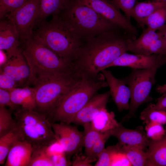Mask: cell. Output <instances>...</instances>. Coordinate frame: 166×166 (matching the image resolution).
I'll return each instance as SVG.
<instances>
[{
	"label": "cell",
	"mask_w": 166,
	"mask_h": 166,
	"mask_svg": "<svg viewBox=\"0 0 166 166\" xmlns=\"http://www.w3.org/2000/svg\"><path fill=\"white\" fill-rule=\"evenodd\" d=\"M134 35L119 31L103 33L84 40L76 51L71 64L78 77L97 79L102 77L103 69L128 51V39Z\"/></svg>",
	"instance_id": "obj_1"
},
{
	"label": "cell",
	"mask_w": 166,
	"mask_h": 166,
	"mask_svg": "<svg viewBox=\"0 0 166 166\" xmlns=\"http://www.w3.org/2000/svg\"><path fill=\"white\" fill-rule=\"evenodd\" d=\"M22 44V53L31 70V83L53 76L76 75L69 62L34 34Z\"/></svg>",
	"instance_id": "obj_2"
},
{
	"label": "cell",
	"mask_w": 166,
	"mask_h": 166,
	"mask_svg": "<svg viewBox=\"0 0 166 166\" xmlns=\"http://www.w3.org/2000/svg\"><path fill=\"white\" fill-rule=\"evenodd\" d=\"M34 34L48 47L71 64L76 51L84 40L59 14L47 21L39 19Z\"/></svg>",
	"instance_id": "obj_3"
},
{
	"label": "cell",
	"mask_w": 166,
	"mask_h": 166,
	"mask_svg": "<svg viewBox=\"0 0 166 166\" xmlns=\"http://www.w3.org/2000/svg\"><path fill=\"white\" fill-rule=\"evenodd\" d=\"M58 14L84 41L105 33L122 30L78 0H70Z\"/></svg>",
	"instance_id": "obj_4"
},
{
	"label": "cell",
	"mask_w": 166,
	"mask_h": 166,
	"mask_svg": "<svg viewBox=\"0 0 166 166\" xmlns=\"http://www.w3.org/2000/svg\"><path fill=\"white\" fill-rule=\"evenodd\" d=\"M107 86L104 77L97 79L80 77L48 115L51 122L70 124L97 92Z\"/></svg>",
	"instance_id": "obj_5"
},
{
	"label": "cell",
	"mask_w": 166,
	"mask_h": 166,
	"mask_svg": "<svg viewBox=\"0 0 166 166\" xmlns=\"http://www.w3.org/2000/svg\"><path fill=\"white\" fill-rule=\"evenodd\" d=\"M80 78L76 75L55 76L37 81L34 84L35 110L46 116Z\"/></svg>",
	"instance_id": "obj_6"
},
{
	"label": "cell",
	"mask_w": 166,
	"mask_h": 166,
	"mask_svg": "<svg viewBox=\"0 0 166 166\" xmlns=\"http://www.w3.org/2000/svg\"><path fill=\"white\" fill-rule=\"evenodd\" d=\"M158 68L132 69L130 73L121 79L129 87L131 92L130 103L128 114L124 119L135 116L138 107L142 104L152 101L150 92L155 82Z\"/></svg>",
	"instance_id": "obj_7"
},
{
	"label": "cell",
	"mask_w": 166,
	"mask_h": 166,
	"mask_svg": "<svg viewBox=\"0 0 166 166\" xmlns=\"http://www.w3.org/2000/svg\"><path fill=\"white\" fill-rule=\"evenodd\" d=\"M40 1L28 0L5 17L10 18L14 23L22 44L33 36L35 26L40 18Z\"/></svg>",
	"instance_id": "obj_8"
},
{
	"label": "cell",
	"mask_w": 166,
	"mask_h": 166,
	"mask_svg": "<svg viewBox=\"0 0 166 166\" xmlns=\"http://www.w3.org/2000/svg\"><path fill=\"white\" fill-rule=\"evenodd\" d=\"M127 45L128 51L134 54H159L166 57V44L163 37L159 33L147 27L143 29L138 38L135 37L129 38Z\"/></svg>",
	"instance_id": "obj_9"
},
{
	"label": "cell",
	"mask_w": 166,
	"mask_h": 166,
	"mask_svg": "<svg viewBox=\"0 0 166 166\" xmlns=\"http://www.w3.org/2000/svg\"><path fill=\"white\" fill-rule=\"evenodd\" d=\"M17 123L27 125L34 132L39 135L48 144L57 139L51 122L46 116L36 110L18 108L14 112Z\"/></svg>",
	"instance_id": "obj_10"
},
{
	"label": "cell",
	"mask_w": 166,
	"mask_h": 166,
	"mask_svg": "<svg viewBox=\"0 0 166 166\" xmlns=\"http://www.w3.org/2000/svg\"><path fill=\"white\" fill-rule=\"evenodd\" d=\"M90 7L99 15L112 22L125 33L136 36L138 31L109 0H78Z\"/></svg>",
	"instance_id": "obj_11"
},
{
	"label": "cell",
	"mask_w": 166,
	"mask_h": 166,
	"mask_svg": "<svg viewBox=\"0 0 166 166\" xmlns=\"http://www.w3.org/2000/svg\"><path fill=\"white\" fill-rule=\"evenodd\" d=\"M57 139L64 147L69 159L81 150L83 146V134L77 128L70 124L51 122Z\"/></svg>",
	"instance_id": "obj_12"
},
{
	"label": "cell",
	"mask_w": 166,
	"mask_h": 166,
	"mask_svg": "<svg viewBox=\"0 0 166 166\" xmlns=\"http://www.w3.org/2000/svg\"><path fill=\"white\" fill-rule=\"evenodd\" d=\"M166 63V57L164 55L154 54L145 55L126 52L109 64L107 68L113 66H124L137 69L154 67L158 68Z\"/></svg>",
	"instance_id": "obj_13"
},
{
	"label": "cell",
	"mask_w": 166,
	"mask_h": 166,
	"mask_svg": "<svg viewBox=\"0 0 166 166\" xmlns=\"http://www.w3.org/2000/svg\"><path fill=\"white\" fill-rule=\"evenodd\" d=\"M21 43L18 32L12 20L7 17L0 19V49L5 51L8 59L21 49L19 46Z\"/></svg>",
	"instance_id": "obj_14"
},
{
	"label": "cell",
	"mask_w": 166,
	"mask_h": 166,
	"mask_svg": "<svg viewBox=\"0 0 166 166\" xmlns=\"http://www.w3.org/2000/svg\"><path fill=\"white\" fill-rule=\"evenodd\" d=\"M101 72L109 88L110 96L119 111L129 110V101L131 97V92L129 87L121 79L115 77L110 70L105 69Z\"/></svg>",
	"instance_id": "obj_15"
},
{
	"label": "cell",
	"mask_w": 166,
	"mask_h": 166,
	"mask_svg": "<svg viewBox=\"0 0 166 166\" xmlns=\"http://www.w3.org/2000/svg\"><path fill=\"white\" fill-rule=\"evenodd\" d=\"M109 131L111 136L116 137L121 146L126 144L137 147L143 150L148 146L149 138L142 126L129 129L120 122L117 127Z\"/></svg>",
	"instance_id": "obj_16"
},
{
	"label": "cell",
	"mask_w": 166,
	"mask_h": 166,
	"mask_svg": "<svg viewBox=\"0 0 166 166\" xmlns=\"http://www.w3.org/2000/svg\"><path fill=\"white\" fill-rule=\"evenodd\" d=\"M110 96L109 90L103 93L96 94L77 113L72 123L82 125L90 123L96 113L106 107Z\"/></svg>",
	"instance_id": "obj_17"
},
{
	"label": "cell",
	"mask_w": 166,
	"mask_h": 166,
	"mask_svg": "<svg viewBox=\"0 0 166 166\" xmlns=\"http://www.w3.org/2000/svg\"><path fill=\"white\" fill-rule=\"evenodd\" d=\"M33 149L32 144L25 139L18 141L9 152L5 165L29 166Z\"/></svg>",
	"instance_id": "obj_18"
},
{
	"label": "cell",
	"mask_w": 166,
	"mask_h": 166,
	"mask_svg": "<svg viewBox=\"0 0 166 166\" xmlns=\"http://www.w3.org/2000/svg\"><path fill=\"white\" fill-rule=\"evenodd\" d=\"M10 92L13 103L22 109L35 110L36 92L35 88L28 86L17 87Z\"/></svg>",
	"instance_id": "obj_19"
},
{
	"label": "cell",
	"mask_w": 166,
	"mask_h": 166,
	"mask_svg": "<svg viewBox=\"0 0 166 166\" xmlns=\"http://www.w3.org/2000/svg\"><path fill=\"white\" fill-rule=\"evenodd\" d=\"M148 147L146 166H166V133L158 140L149 139Z\"/></svg>",
	"instance_id": "obj_20"
},
{
	"label": "cell",
	"mask_w": 166,
	"mask_h": 166,
	"mask_svg": "<svg viewBox=\"0 0 166 166\" xmlns=\"http://www.w3.org/2000/svg\"><path fill=\"white\" fill-rule=\"evenodd\" d=\"M90 123L94 129L101 133L114 129L119 124L115 118L114 113L108 111L106 107L96 113Z\"/></svg>",
	"instance_id": "obj_21"
},
{
	"label": "cell",
	"mask_w": 166,
	"mask_h": 166,
	"mask_svg": "<svg viewBox=\"0 0 166 166\" xmlns=\"http://www.w3.org/2000/svg\"><path fill=\"white\" fill-rule=\"evenodd\" d=\"M166 6V0L136 2L132 12L131 17L136 20L137 26L143 19L158 9Z\"/></svg>",
	"instance_id": "obj_22"
},
{
	"label": "cell",
	"mask_w": 166,
	"mask_h": 166,
	"mask_svg": "<svg viewBox=\"0 0 166 166\" xmlns=\"http://www.w3.org/2000/svg\"><path fill=\"white\" fill-rule=\"evenodd\" d=\"M25 139L19 128L16 126L8 133L0 137V164L6 162L8 154L18 141Z\"/></svg>",
	"instance_id": "obj_23"
},
{
	"label": "cell",
	"mask_w": 166,
	"mask_h": 166,
	"mask_svg": "<svg viewBox=\"0 0 166 166\" xmlns=\"http://www.w3.org/2000/svg\"><path fill=\"white\" fill-rule=\"evenodd\" d=\"M166 22V6L162 7L143 19L137 26L143 29L144 26L156 31L163 26Z\"/></svg>",
	"instance_id": "obj_24"
},
{
	"label": "cell",
	"mask_w": 166,
	"mask_h": 166,
	"mask_svg": "<svg viewBox=\"0 0 166 166\" xmlns=\"http://www.w3.org/2000/svg\"><path fill=\"white\" fill-rule=\"evenodd\" d=\"M70 0H41L40 19L59 14L65 8Z\"/></svg>",
	"instance_id": "obj_25"
},
{
	"label": "cell",
	"mask_w": 166,
	"mask_h": 166,
	"mask_svg": "<svg viewBox=\"0 0 166 166\" xmlns=\"http://www.w3.org/2000/svg\"><path fill=\"white\" fill-rule=\"evenodd\" d=\"M137 147L124 145L120 151L124 153L133 166H146L148 156L147 152Z\"/></svg>",
	"instance_id": "obj_26"
},
{
	"label": "cell",
	"mask_w": 166,
	"mask_h": 166,
	"mask_svg": "<svg viewBox=\"0 0 166 166\" xmlns=\"http://www.w3.org/2000/svg\"><path fill=\"white\" fill-rule=\"evenodd\" d=\"M140 118L143 123L147 124L155 122L162 125L166 124V111L156 109L155 104L149 103L141 113Z\"/></svg>",
	"instance_id": "obj_27"
},
{
	"label": "cell",
	"mask_w": 166,
	"mask_h": 166,
	"mask_svg": "<svg viewBox=\"0 0 166 166\" xmlns=\"http://www.w3.org/2000/svg\"><path fill=\"white\" fill-rule=\"evenodd\" d=\"M82 126L84 128L83 133L85 155L87 156L95 142L102 133L94 129L90 123H86Z\"/></svg>",
	"instance_id": "obj_28"
},
{
	"label": "cell",
	"mask_w": 166,
	"mask_h": 166,
	"mask_svg": "<svg viewBox=\"0 0 166 166\" xmlns=\"http://www.w3.org/2000/svg\"><path fill=\"white\" fill-rule=\"evenodd\" d=\"M0 71L14 80L19 86L23 87L19 74L15 55L8 59L1 65Z\"/></svg>",
	"instance_id": "obj_29"
},
{
	"label": "cell",
	"mask_w": 166,
	"mask_h": 166,
	"mask_svg": "<svg viewBox=\"0 0 166 166\" xmlns=\"http://www.w3.org/2000/svg\"><path fill=\"white\" fill-rule=\"evenodd\" d=\"M16 125L10 111L6 107L0 106V137L9 132Z\"/></svg>",
	"instance_id": "obj_30"
},
{
	"label": "cell",
	"mask_w": 166,
	"mask_h": 166,
	"mask_svg": "<svg viewBox=\"0 0 166 166\" xmlns=\"http://www.w3.org/2000/svg\"><path fill=\"white\" fill-rule=\"evenodd\" d=\"M30 166H53L51 158L45 153L43 146L34 148Z\"/></svg>",
	"instance_id": "obj_31"
},
{
	"label": "cell",
	"mask_w": 166,
	"mask_h": 166,
	"mask_svg": "<svg viewBox=\"0 0 166 166\" xmlns=\"http://www.w3.org/2000/svg\"><path fill=\"white\" fill-rule=\"evenodd\" d=\"M121 146L118 142L116 145L105 148L99 156L95 166H110L114 154L120 150Z\"/></svg>",
	"instance_id": "obj_32"
},
{
	"label": "cell",
	"mask_w": 166,
	"mask_h": 166,
	"mask_svg": "<svg viewBox=\"0 0 166 166\" xmlns=\"http://www.w3.org/2000/svg\"><path fill=\"white\" fill-rule=\"evenodd\" d=\"M111 136L109 130L102 133L93 145L89 155L87 156L91 162L97 160L100 154L105 148V145Z\"/></svg>",
	"instance_id": "obj_33"
},
{
	"label": "cell",
	"mask_w": 166,
	"mask_h": 166,
	"mask_svg": "<svg viewBox=\"0 0 166 166\" xmlns=\"http://www.w3.org/2000/svg\"><path fill=\"white\" fill-rule=\"evenodd\" d=\"M28 0H0V19L14 11Z\"/></svg>",
	"instance_id": "obj_34"
},
{
	"label": "cell",
	"mask_w": 166,
	"mask_h": 166,
	"mask_svg": "<svg viewBox=\"0 0 166 166\" xmlns=\"http://www.w3.org/2000/svg\"><path fill=\"white\" fill-rule=\"evenodd\" d=\"M146 133L150 139L157 140L165 135L166 131L162 124L155 122H151L146 124Z\"/></svg>",
	"instance_id": "obj_35"
},
{
	"label": "cell",
	"mask_w": 166,
	"mask_h": 166,
	"mask_svg": "<svg viewBox=\"0 0 166 166\" xmlns=\"http://www.w3.org/2000/svg\"><path fill=\"white\" fill-rule=\"evenodd\" d=\"M109 1L118 9L123 10L125 16L130 22L132 12L136 2V0H109Z\"/></svg>",
	"instance_id": "obj_36"
},
{
	"label": "cell",
	"mask_w": 166,
	"mask_h": 166,
	"mask_svg": "<svg viewBox=\"0 0 166 166\" xmlns=\"http://www.w3.org/2000/svg\"><path fill=\"white\" fill-rule=\"evenodd\" d=\"M43 147L45 153L50 158L54 156L65 152L64 147L57 139Z\"/></svg>",
	"instance_id": "obj_37"
},
{
	"label": "cell",
	"mask_w": 166,
	"mask_h": 166,
	"mask_svg": "<svg viewBox=\"0 0 166 166\" xmlns=\"http://www.w3.org/2000/svg\"><path fill=\"white\" fill-rule=\"evenodd\" d=\"M131 166V164L126 154L119 151L113 155L110 166Z\"/></svg>",
	"instance_id": "obj_38"
},
{
	"label": "cell",
	"mask_w": 166,
	"mask_h": 166,
	"mask_svg": "<svg viewBox=\"0 0 166 166\" xmlns=\"http://www.w3.org/2000/svg\"><path fill=\"white\" fill-rule=\"evenodd\" d=\"M19 87L16 81L0 71V89L10 91Z\"/></svg>",
	"instance_id": "obj_39"
},
{
	"label": "cell",
	"mask_w": 166,
	"mask_h": 166,
	"mask_svg": "<svg viewBox=\"0 0 166 166\" xmlns=\"http://www.w3.org/2000/svg\"><path fill=\"white\" fill-rule=\"evenodd\" d=\"M0 106H8L15 110L20 108L12 102L10 92L1 89H0Z\"/></svg>",
	"instance_id": "obj_40"
},
{
	"label": "cell",
	"mask_w": 166,
	"mask_h": 166,
	"mask_svg": "<svg viewBox=\"0 0 166 166\" xmlns=\"http://www.w3.org/2000/svg\"><path fill=\"white\" fill-rule=\"evenodd\" d=\"M53 166L71 165L72 162L68 158L65 152L54 156L51 158Z\"/></svg>",
	"instance_id": "obj_41"
},
{
	"label": "cell",
	"mask_w": 166,
	"mask_h": 166,
	"mask_svg": "<svg viewBox=\"0 0 166 166\" xmlns=\"http://www.w3.org/2000/svg\"><path fill=\"white\" fill-rule=\"evenodd\" d=\"M71 166H91L92 163L85 155H81L78 153L74 154Z\"/></svg>",
	"instance_id": "obj_42"
},
{
	"label": "cell",
	"mask_w": 166,
	"mask_h": 166,
	"mask_svg": "<svg viewBox=\"0 0 166 166\" xmlns=\"http://www.w3.org/2000/svg\"><path fill=\"white\" fill-rule=\"evenodd\" d=\"M155 106L157 109L166 111V93L162 94V96L157 99Z\"/></svg>",
	"instance_id": "obj_43"
},
{
	"label": "cell",
	"mask_w": 166,
	"mask_h": 166,
	"mask_svg": "<svg viewBox=\"0 0 166 166\" xmlns=\"http://www.w3.org/2000/svg\"><path fill=\"white\" fill-rule=\"evenodd\" d=\"M157 32L159 33L164 37L166 44V23L157 30Z\"/></svg>",
	"instance_id": "obj_44"
},
{
	"label": "cell",
	"mask_w": 166,
	"mask_h": 166,
	"mask_svg": "<svg viewBox=\"0 0 166 166\" xmlns=\"http://www.w3.org/2000/svg\"><path fill=\"white\" fill-rule=\"evenodd\" d=\"M156 90L160 94L166 93V83L162 85H158Z\"/></svg>",
	"instance_id": "obj_45"
}]
</instances>
